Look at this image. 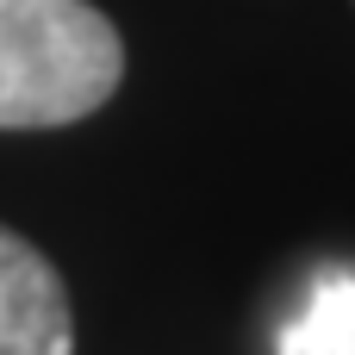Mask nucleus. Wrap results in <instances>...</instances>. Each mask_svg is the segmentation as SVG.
I'll list each match as a JSON object with an SVG mask.
<instances>
[{
    "mask_svg": "<svg viewBox=\"0 0 355 355\" xmlns=\"http://www.w3.org/2000/svg\"><path fill=\"white\" fill-rule=\"evenodd\" d=\"M125 81V37L94 0H0V131H56Z\"/></svg>",
    "mask_w": 355,
    "mask_h": 355,
    "instance_id": "obj_1",
    "label": "nucleus"
},
{
    "mask_svg": "<svg viewBox=\"0 0 355 355\" xmlns=\"http://www.w3.org/2000/svg\"><path fill=\"white\" fill-rule=\"evenodd\" d=\"M0 355H75V306L44 250L0 225Z\"/></svg>",
    "mask_w": 355,
    "mask_h": 355,
    "instance_id": "obj_2",
    "label": "nucleus"
},
{
    "mask_svg": "<svg viewBox=\"0 0 355 355\" xmlns=\"http://www.w3.org/2000/svg\"><path fill=\"white\" fill-rule=\"evenodd\" d=\"M281 355H355V268H324L281 324Z\"/></svg>",
    "mask_w": 355,
    "mask_h": 355,
    "instance_id": "obj_3",
    "label": "nucleus"
}]
</instances>
